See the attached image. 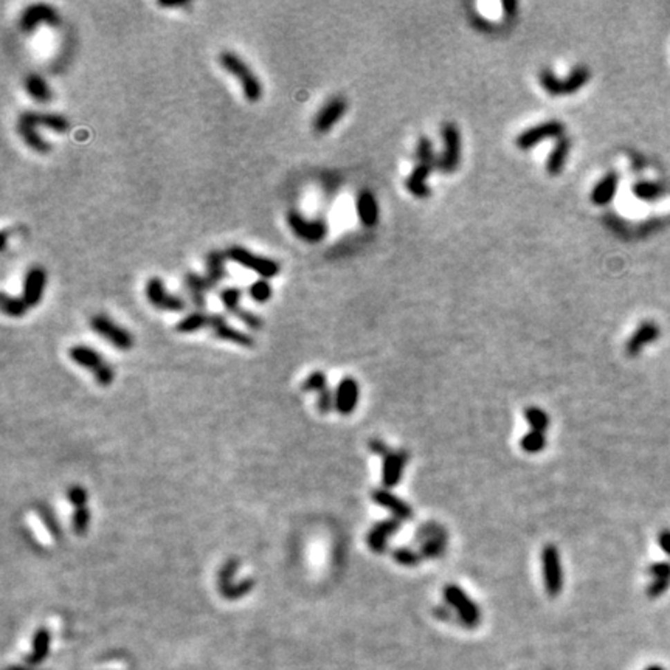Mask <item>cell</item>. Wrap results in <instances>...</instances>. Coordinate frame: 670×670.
Listing matches in <instances>:
<instances>
[{"label": "cell", "instance_id": "obj_5", "mask_svg": "<svg viewBox=\"0 0 670 670\" xmlns=\"http://www.w3.org/2000/svg\"><path fill=\"white\" fill-rule=\"evenodd\" d=\"M225 253L228 261H233V263L239 264L241 267H244V269L258 273V275L264 279L275 278L281 272V264L278 261L254 253L242 245H232Z\"/></svg>", "mask_w": 670, "mask_h": 670}, {"label": "cell", "instance_id": "obj_21", "mask_svg": "<svg viewBox=\"0 0 670 670\" xmlns=\"http://www.w3.org/2000/svg\"><path fill=\"white\" fill-rule=\"evenodd\" d=\"M660 337L658 324L653 322H644L640 328L635 331V334L629 338L625 344V351L630 357H636L647 344L653 343Z\"/></svg>", "mask_w": 670, "mask_h": 670}, {"label": "cell", "instance_id": "obj_41", "mask_svg": "<svg viewBox=\"0 0 670 670\" xmlns=\"http://www.w3.org/2000/svg\"><path fill=\"white\" fill-rule=\"evenodd\" d=\"M91 509L81 508V509H73V517H72V529L75 534L78 535H86L89 528H91Z\"/></svg>", "mask_w": 670, "mask_h": 670}, {"label": "cell", "instance_id": "obj_44", "mask_svg": "<svg viewBox=\"0 0 670 670\" xmlns=\"http://www.w3.org/2000/svg\"><path fill=\"white\" fill-rule=\"evenodd\" d=\"M67 500L72 504L73 509H81L89 506V492L87 490L80 486V484H75V486L70 487L67 490Z\"/></svg>", "mask_w": 670, "mask_h": 670}, {"label": "cell", "instance_id": "obj_51", "mask_svg": "<svg viewBox=\"0 0 670 670\" xmlns=\"http://www.w3.org/2000/svg\"><path fill=\"white\" fill-rule=\"evenodd\" d=\"M658 541H660L661 550L664 551L667 556H670V531H669V529H664V531L660 532Z\"/></svg>", "mask_w": 670, "mask_h": 670}, {"label": "cell", "instance_id": "obj_49", "mask_svg": "<svg viewBox=\"0 0 670 670\" xmlns=\"http://www.w3.org/2000/svg\"><path fill=\"white\" fill-rule=\"evenodd\" d=\"M649 574L653 579H666L670 580V564L667 561H658L649 568Z\"/></svg>", "mask_w": 670, "mask_h": 670}, {"label": "cell", "instance_id": "obj_52", "mask_svg": "<svg viewBox=\"0 0 670 670\" xmlns=\"http://www.w3.org/2000/svg\"><path fill=\"white\" fill-rule=\"evenodd\" d=\"M188 3L185 2H158V6H163V8H182V6H187Z\"/></svg>", "mask_w": 670, "mask_h": 670}, {"label": "cell", "instance_id": "obj_2", "mask_svg": "<svg viewBox=\"0 0 670 670\" xmlns=\"http://www.w3.org/2000/svg\"><path fill=\"white\" fill-rule=\"evenodd\" d=\"M68 357L75 365L89 369L100 387L112 385L115 380V369L97 349L87 346V344H75L68 349Z\"/></svg>", "mask_w": 670, "mask_h": 670}, {"label": "cell", "instance_id": "obj_40", "mask_svg": "<svg viewBox=\"0 0 670 670\" xmlns=\"http://www.w3.org/2000/svg\"><path fill=\"white\" fill-rule=\"evenodd\" d=\"M329 388V384H328V378H326V374H324L323 371H314V373H310L308 378H306V380L303 382V385H301V390L306 391V393H317V394H320L323 393L324 390H328Z\"/></svg>", "mask_w": 670, "mask_h": 670}, {"label": "cell", "instance_id": "obj_43", "mask_svg": "<svg viewBox=\"0 0 670 670\" xmlns=\"http://www.w3.org/2000/svg\"><path fill=\"white\" fill-rule=\"evenodd\" d=\"M393 559L394 561H398L399 565L402 566H416L420 564V560H422V556H420V552H416L414 550H411V548H398V550H394L393 551Z\"/></svg>", "mask_w": 670, "mask_h": 670}, {"label": "cell", "instance_id": "obj_47", "mask_svg": "<svg viewBox=\"0 0 670 670\" xmlns=\"http://www.w3.org/2000/svg\"><path fill=\"white\" fill-rule=\"evenodd\" d=\"M433 613H435V616L439 619V621L461 625V622H459V619H458L455 611H453L447 604L445 605H438V607L435 610H433Z\"/></svg>", "mask_w": 670, "mask_h": 670}, {"label": "cell", "instance_id": "obj_20", "mask_svg": "<svg viewBox=\"0 0 670 670\" xmlns=\"http://www.w3.org/2000/svg\"><path fill=\"white\" fill-rule=\"evenodd\" d=\"M371 500L384 509L390 510L394 519H399L400 521L413 519L414 512L410 504H407L404 500H400L399 496L391 494L388 489H374L371 492Z\"/></svg>", "mask_w": 670, "mask_h": 670}, {"label": "cell", "instance_id": "obj_32", "mask_svg": "<svg viewBox=\"0 0 670 670\" xmlns=\"http://www.w3.org/2000/svg\"><path fill=\"white\" fill-rule=\"evenodd\" d=\"M0 308L5 315L11 318H21L27 314V304L24 303L22 297H12L6 292L0 293Z\"/></svg>", "mask_w": 670, "mask_h": 670}, {"label": "cell", "instance_id": "obj_9", "mask_svg": "<svg viewBox=\"0 0 670 670\" xmlns=\"http://www.w3.org/2000/svg\"><path fill=\"white\" fill-rule=\"evenodd\" d=\"M41 24H47L52 28H56L61 24V16L55 6L48 3H31L19 17V28L27 35L35 33Z\"/></svg>", "mask_w": 670, "mask_h": 670}, {"label": "cell", "instance_id": "obj_14", "mask_svg": "<svg viewBox=\"0 0 670 670\" xmlns=\"http://www.w3.org/2000/svg\"><path fill=\"white\" fill-rule=\"evenodd\" d=\"M207 329L212 331L213 335L216 338H219V340L238 344V346H241V348L250 349V348L254 346V343H257V342H254L253 335L232 326V324L228 323L227 318L223 315H219V314H210Z\"/></svg>", "mask_w": 670, "mask_h": 670}, {"label": "cell", "instance_id": "obj_29", "mask_svg": "<svg viewBox=\"0 0 670 670\" xmlns=\"http://www.w3.org/2000/svg\"><path fill=\"white\" fill-rule=\"evenodd\" d=\"M208 318H210L208 312L196 309L185 315L182 320H178L174 329L178 334H194L197 331L208 328Z\"/></svg>", "mask_w": 670, "mask_h": 670}, {"label": "cell", "instance_id": "obj_34", "mask_svg": "<svg viewBox=\"0 0 670 670\" xmlns=\"http://www.w3.org/2000/svg\"><path fill=\"white\" fill-rule=\"evenodd\" d=\"M631 193H633L638 197V199H641V201L655 202V201H658L662 194H664V188H662L660 183L642 180V182H636L633 187H631Z\"/></svg>", "mask_w": 670, "mask_h": 670}, {"label": "cell", "instance_id": "obj_10", "mask_svg": "<svg viewBox=\"0 0 670 670\" xmlns=\"http://www.w3.org/2000/svg\"><path fill=\"white\" fill-rule=\"evenodd\" d=\"M287 225L292 233L308 244H318L328 234L326 222L322 219H308L297 210H290L287 213Z\"/></svg>", "mask_w": 670, "mask_h": 670}, {"label": "cell", "instance_id": "obj_19", "mask_svg": "<svg viewBox=\"0 0 670 670\" xmlns=\"http://www.w3.org/2000/svg\"><path fill=\"white\" fill-rule=\"evenodd\" d=\"M360 388L354 378H343L335 390V411L342 416L353 414L359 404Z\"/></svg>", "mask_w": 670, "mask_h": 670}, {"label": "cell", "instance_id": "obj_46", "mask_svg": "<svg viewBox=\"0 0 670 670\" xmlns=\"http://www.w3.org/2000/svg\"><path fill=\"white\" fill-rule=\"evenodd\" d=\"M253 586H254V580L253 579L239 580V582H236V585H233L232 588H230L225 593V595H223V597H227V599H239L242 596H245L247 593H250L253 590Z\"/></svg>", "mask_w": 670, "mask_h": 670}, {"label": "cell", "instance_id": "obj_27", "mask_svg": "<svg viewBox=\"0 0 670 670\" xmlns=\"http://www.w3.org/2000/svg\"><path fill=\"white\" fill-rule=\"evenodd\" d=\"M617 185H619V177L616 172H608V174L605 176L595 188H593L591 202L597 207L608 205L616 194Z\"/></svg>", "mask_w": 670, "mask_h": 670}, {"label": "cell", "instance_id": "obj_18", "mask_svg": "<svg viewBox=\"0 0 670 670\" xmlns=\"http://www.w3.org/2000/svg\"><path fill=\"white\" fill-rule=\"evenodd\" d=\"M348 111V103L343 97L331 98L314 118V129L318 133H326L340 121Z\"/></svg>", "mask_w": 670, "mask_h": 670}, {"label": "cell", "instance_id": "obj_54", "mask_svg": "<svg viewBox=\"0 0 670 670\" xmlns=\"http://www.w3.org/2000/svg\"><path fill=\"white\" fill-rule=\"evenodd\" d=\"M644 670H664V667H661V666H649L647 669H644Z\"/></svg>", "mask_w": 670, "mask_h": 670}, {"label": "cell", "instance_id": "obj_13", "mask_svg": "<svg viewBox=\"0 0 670 670\" xmlns=\"http://www.w3.org/2000/svg\"><path fill=\"white\" fill-rule=\"evenodd\" d=\"M443 140L444 151L438 157L436 167L444 172H453L461 160V133L453 123H445L443 126Z\"/></svg>", "mask_w": 670, "mask_h": 670}, {"label": "cell", "instance_id": "obj_31", "mask_svg": "<svg viewBox=\"0 0 670 670\" xmlns=\"http://www.w3.org/2000/svg\"><path fill=\"white\" fill-rule=\"evenodd\" d=\"M239 560L238 559H228L225 564H223V566L221 568V571L218 574V586H219V591H221V595L223 596L225 593L232 588L233 585H236L234 582V576H236V573H238L239 570Z\"/></svg>", "mask_w": 670, "mask_h": 670}, {"label": "cell", "instance_id": "obj_12", "mask_svg": "<svg viewBox=\"0 0 670 670\" xmlns=\"http://www.w3.org/2000/svg\"><path fill=\"white\" fill-rule=\"evenodd\" d=\"M565 137V126L561 121L551 120L545 121V123H540L537 126H532L526 129L525 132H521L519 137H517V146L523 151H529L534 146L540 145L541 142H546V140L551 138H564Z\"/></svg>", "mask_w": 670, "mask_h": 670}, {"label": "cell", "instance_id": "obj_50", "mask_svg": "<svg viewBox=\"0 0 670 670\" xmlns=\"http://www.w3.org/2000/svg\"><path fill=\"white\" fill-rule=\"evenodd\" d=\"M368 447H369V450H371L373 453H375V455H379L384 458L387 453H390V449H388V445L382 441V439L379 438H374L371 439V441L368 443Z\"/></svg>", "mask_w": 670, "mask_h": 670}, {"label": "cell", "instance_id": "obj_45", "mask_svg": "<svg viewBox=\"0 0 670 670\" xmlns=\"http://www.w3.org/2000/svg\"><path fill=\"white\" fill-rule=\"evenodd\" d=\"M234 317L238 318L239 322L244 323L248 329H252V331L263 329V324H264L263 323V318L254 314V312L245 309V308H242Z\"/></svg>", "mask_w": 670, "mask_h": 670}, {"label": "cell", "instance_id": "obj_26", "mask_svg": "<svg viewBox=\"0 0 670 670\" xmlns=\"http://www.w3.org/2000/svg\"><path fill=\"white\" fill-rule=\"evenodd\" d=\"M435 167L425 163H418V167L411 171V174L407 178V189L416 197H429L430 188L427 185V180L431 174V169Z\"/></svg>", "mask_w": 670, "mask_h": 670}, {"label": "cell", "instance_id": "obj_48", "mask_svg": "<svg viewBox=\"0 0 670 670\" xmlns=\"http://www.w3.org/2000/svg\"><path fill=\"white\" fill-rule=\"evenodd\" d=\"M670 586V580L666 579H653L652 584L647 586V595L650 599L660 597L662 593H666Z\"/></svg>", "mask_w": 670, "mask_h": 670}, {"label": "cell", "instance_id": "obj_35", "mask_svg": "<svg viewBox=\"0 0 670 670\" xmlns=\"http://www.w3.org/2000/svg\"><path fill=\"white\" fill-rule=\"evenodd\" d=\"M525 418L528 420L531 430L545 433L550 429V414L541 410L539 407H526L525 408Z\"/></svg>", "mask_w": 670, "mask_h": 670}, {"label": "cell", "instance_id": "obj_33", "mask_svg": "<svg viewBox=\"0 0 670 670\" xmlns=\"http://www.w3.org/2000/svg\"><path fill=\"white\" fill-rule=\"evenodd\" d=\"M219 299L223 308L232 315H236L242 309V289L238 286H227L219 292Z\"/></svg>", "mask_w": 670, "mask_h": 670}, {"label": "cell", "instance_id": "obj_1", "mask_svg": "<svg viewBox=\"0 0 670 670\" xmlns=\"http://www.w3.org/2000/svg\"><path fill=\"white\" fill-rule=\"evenodd\" d=\"M219 64L227 73L239 81L242 95H244V98L248 103H258L263 98V82H261L252 67L238 53L228 52V50L227 52H222L219 55Z\"/></svg>", "mask_w": 670, "mask_h": 670}, {"label": "cell", "instance_id": "obj_3", "mask_svg": "<svg viewBox=\"0 0 670 670\" xmlns=\"http://www.w3.org/2000/svg\"><path fill=\"white\" fill-rule=\"evenodd\" d=\"M591 78V73L588 67L577 66L571 70V73L565 80L557 78L556 73L551 70H541L540 72V84L552 97H564V95H571L579 92L580 89L588 84Z\"/></svg>", "mask_w": 670, "mask_h": 670}, {"label": "cell", "instance_id": "obj_28", "mask_svg": "<svg viewBox=\"0 0 670 670\" xmlns=\"http://www.w3.org/2000/svg\"><path fill=\"white\" fill-rule=\"evenodd\" d=\"M570 149H571V142L566 137L557 140V143L554 146V149L550 154V157H548V162H546L548 174L559 176L560 172L564 171L568 154H570Z\"/></svg>", "mask_w": 670, "mask_h": 670}, {"label": "cell", "instance_id": "obj_37", "mask_svg": "<svg viewBox=\"0 0 670 670\" xmlns=\"http://www.w3.org/2000/svg\"><path fill=\"white\" fill-rule=\"evenodd\" d=\"M447 541L449 537L447 535H441V537L427 540L424 543H420V556L422 559H439L444 556V552L447 550Z\"/></svg>", "mask_w": 670, "mask_h": 670}, {"label": "cell", "instance_id": "obj_7", "mask_svg": "<svg viewBox=\"0 0 670 670\" xmlns=\"http://www.w3.org/2000/svg\"><path fill=\"white\" fill-rule=\"evenodd\" d=\"M145 295L152 308L162 312H183L187 301L176 293H171L165 281L158 277H152L145 284Z\"/></svg>", "mask_w": 670, "mask_h": 670}, {"label": "cell", "instance_id": "obj_38", "mask_svg": "<svg viewBox=\"0 0 670 670\" xmlns=\"http://www.w3.org/2000/svg\"><path fill=\"white\" fill-rule=\"evenodd\" d=\"M248 295L253 299L254 303L258 304H266L269 303L273 297V287L270 286L269 279L259 278L252 283V286L248 287Z\"/></svg>", "mask_w": 670, "mask_h": 670}, {"label": "cell", "instance_id": "obj_42", "mask_svg": "<svg viewBox=\"0 0 670 670\" xmlns=\"http://www.w3.org/2000/svg\"><path fill=\"white\" fill-rule=\"evenodd\" d=\"M414 156H416L419 163L431 165V167H436L438 165V157L435 156V151H433L431 142L427 137H420L416 146V154Z\"/></svg>", "mask_w": 670, "mask_h": 670}, {"label": "cell", "instance_id": "obj_4", "mask_svg": "<svg viewBox=\"0 0 670 670\" xmlns=\"http://www.w3.org/2000/svg\"><path fill=\"white\" fill-rule=\"evenodd\" d=\"M444 601L449 607L455 611L461 627L465 629H475L481 622V611L478 608L474 599L465 593L461 586L455 584H449L444 586Z\"/></svg>", "mask_w": 670, "mask_h": 670}, {"label": "cell", "instance_id": "obj_15", "mask_svg": "<svg viewBox=\"0 0 670 670\" xmlns=\"http://www.w3.org/2000/svg\"><path fill=\"white\" fill-rule=\"evenodd\" d=\"M47 287V270L42 266H31L25 272L22 283V299L28 309L39 306Z\"/></svg>", "mask_w": 670, "mask_h": 670}, {"label": "cell", "instance_id": "obj_53", "mask_svg": "<svg viewBox=\"0 0 670 670\" xmlns=\"http://www.w3.org/2000/svg\"><path fill=\"white\" fill-rule=\"evenodd\" d=\"M6 241H8V234H6V232L3 230V232H2V244H0V248H2V252L6 250Z\"/></svg>", "mask_w": 670, "mask_h": 670}, {"label": "cell", "instance_id": "obj_36", "mask_svg": "<svg viewBox=\"0 0 670 670\" xmlns=\"http://www.w3.org/2000/svg\"><path fill=\"white\" fill-rule=\"evenodd\" d=\"M37 120H39V126L46 127V129L53 131L56 133H64L70 129L68 120L59 113H37Z\"/></svg>", "mask_w": 670, "mask_h": 670}, {"label": "cell", "instance_id": "obj_17", "mask_svg": "<svg viewBox=\"0 0 670 670\" xmlns=\"http://www.w3.org/2000/svg\"><path fill=\"white\" fill-rule=\"evenodd\" d=\"M402 528V521L399 519H385L375 523L369 529L366 535V543L369 550L375 554H384L388 550V540H390L396 532H399Z\"/></svg>", "mask_w": 670, "mask_h": 670}, {"label": "cell", "instance_id": "obj_8", "mask_svg": "<svg viewBox=\"0 0 670 670\" xmlns=\"http://www.w3.org/2000/svg\"><path fill=\"white\" fill-rule=\"evenodd\" d=\"M541 574L548 595L557 597L564 590V568L556 545H546L541 551Z\"/></svg>", "mask_w": 670, "mask_h": 670}, {"label": "cell", "instance_id": "obj_25", "mask_svg": "<svg viewBox=\"0 0 670 670\" xmlns=\"http://www.w3.org/2000/svg\"><path fill=\"white\" fill-rule=\"evenodd\" d=\"M24 89L30 98H33L36 103L46 104L50 103L53 98L52 87L48 86L47 80L39 73H30L25 76Z\"/></svg>", "mask_w": 670, "mask_h": 670}, {"label": "cell", "instance_id": "obj_11", "mask_svg": "<svg viewBox=\"0 0 670 670\" xmlns=\"http://www.w3.org/2000/svg\"><path fill=\"white\" fill-rule=\"evenodd\" d=\"M37 113L35 111H24L19 115L16 129L19 137L22 138V142L28 146L31 151L37 152V154H48L52 151V145H50L47 140H44L39 136V120H37Z\"/></svg>", "mask_w": 670, "mask_h": 670}, {"label": "cell", "instance_id": "obj_39", "mask_svg": "<svg viewBox=\"0 0 670 670\" xmlns=\"http://www.w3.org/2000/svg\"><path fill=\"white\" fill-rule=\"evenodd\" d=\"M546 435L541 431L531 430L520 439V447L526 453H540L546 447Z\"/></svg>", "mask_w": 670, "mask_h": 670}, {"label": "cell", "instance_id": "obj_6", "mask_svg": "<svg viewBox=\"0 0 670 670\" xmlns=\"http://www.w3.org/2000/svg\"><path fill=\"white\" fill-rule=\"evenodd\" d=\"M91 328L103 340L111 343L118 351H131L133 348V335L126 328L121 326L109 315L97 314L91 318Z\"/></svg>", "mask_w": 670, "mask_h": 670}, {"label": "cell", "instance_id": "obj_24", "mask_svg": "<svg viewBox=\"0 0 670 670\" xmlns=\"http://www.w3.org/2000/svg\"><path fill=\"white\" fill-rule=\"evenodd\" d=\"M357 216L365 227H374L379 222V203L369 191H362L355 201Z\"/></svg>", "mask_w": 670, "mask_h": 670}, {"label": "cell", "instance_id": "obj_23", "mask_svg": "<svg viewBox=\"0 0 670 670\" xmlns=\"http://www.w3.org/2000/svg\"><path fill=\"white\" fill-rule=\"evenodd\" d=\"M227 253L213 250L207 254L205 259V278L210 289L218 287L227 277Z\"/></svg>", "mask_w": 670, "mask_h": 670}, {"label": "cell", "instance_id": "obj_22", "mask_svg": "<svg viewBox=\"0 0 670 670\" xmlns=\"http://www.w3.org/2000/svg\"><path fill=\"white\" fill-rule=\"evenodd\" d=\"M185 289H187L188 295L191 298V303H193L197 309L203 310V308L207 306V293L210 289L208 281L205 275H199L197 272H188L183 278Z\"/></svg>", "mask_w": 670, "mask_h": 670}, {"label": "cell", "instance_id": "obj_16", "mask_svg": "<svg viewBox=\"0 0 670 670\" xmlns=\"http://www.w3.org/2000/svg\"><path fill=\"white\" fill-rule=\"evenodd\" d=\"M408 461H410V455L404 449L390 450V453H387L384 461H382V484H384V489L398 486Z\"/></svg>", "mask_w": 670, "mask_h": 670}, {"label": "cell", "instance_id": "obj_30", "mask_svg": "<svg viewBox=\"0 0 670 670\" xmlns=\"http://www.w3.org/2000/svg\"><path fill=\"white\" fill-rule=\"evenodd\" d=\"M35 510H36L37 517L41 519L44 528L47 529V532L52 535V537L56 541H59L61 537H62L61 526H59V523H57V519H56V515L52 510V508H48L47 504H44V503H37L35 506Z\"/></svg>", "mask_w": 670, "mask_h": 670}]
</instances>
